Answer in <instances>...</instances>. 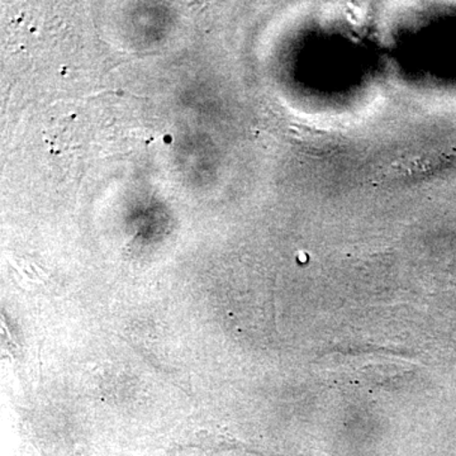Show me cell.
I'll return each mask as SVG.
<instances>
[{"mask_svg": "<svg viewBox=\"0 0 456 456\" xmlns=\"http://www.w3.org/2000/svg\"><path fill=\"white\" fill-rule=\"evenodd\" d=\"M293 136L297 142L308 149L311 154H326L335 147L334 136L331 134L308 126H293Z\"/></svg>", "mask_w": 456, "mask_h": 456, "instance_id": "cell-1", "label": "cell"}]
</instances>
